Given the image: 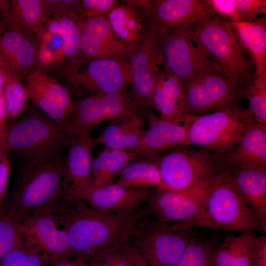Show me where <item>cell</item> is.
I'll list each match as a JSON object with an SVG mask.
<instances>
[{"label": "cell", "instance_id": "1", "mask_svg": "<svg viewBox=\"0 0 266 266\" xmlns=\"http://www.w3.org/2000/svg\"><path fill=\"white\" fill-rule=\"evenodd\" d=\"M55 217L64 227L75 258L100 263L104 255L120 245L123 216L101 212L83 199L66 198Z\"/></svg>", "mask_w": 266, "mask_h": 266}, {"label": "cell", "instance_id": "2", "mask_svg": "<svg viewBox=\"0 0 266 266\" xmlns=\"http://www.w3.org/2000/svg\"><path fill=\"white\" fill-rule=\"evenodd\" d=\"M65 163L63 151L23 162L3 211L21 218L41 212L55 216L66 199L63 185Z\"/></svg>", "mask_w": 266, "mask_h": 266}, {"label": "cell", "instance_id": "3", "mask_svg": "<svg viewBox=\"0 0 266 266\" xmlns=\"http://www.w3.org/2000/svg\"><path fill=\"white\" fill-rule=\"evenodd\" d=\"M170 226L178 230L198 226L242 233L266 231V224L245 202L225 168L216 177L197 214Z\"/></svg>", "mask_w": 266, "mask_h": 266}, {"label": "cell", "instance_id": "4", "mask_svg": "<svg viewBox=\"0 0 266 266\" xmlns=\"http://www.w3.org/2000/svg\"><path fill=\"white\" fill-rule=\"evenodd\" d=\"M194 239L189 230H174L143 208L121 224L120 244L136 250L150 266H175Z\"/></svg>", "mask_w": 266, "mask_h": 266}, {"label": "cell", "instance_id": "5", "mask_svg": "<svg viewBox=\"0 0 266 266\" xmlns=\"http://www.w3.org/2000/svg\"><path fill=\"white\" fill-rule=\"evenodd\" d=\"M161 181L156 188L176 191L208 186L224 168L221 155L192 145H180L154 158Z\"/></svg>", "mask_w": 266, "mask_h": 266}, {"label": "cell", "instance_id": "6", "mask_svg": "<svg viewBox=\"0 0 266 266\" xmlns=\"http://www.w3.org/2000/svg\"><path fill=\"white\" fill-rule=\"evenodd\" d=\"M185 115V145L221 155L232 150L246 130L256 122L248 109L241 107L238 102L203 115Z\"/></svg>", "mask_w": 266, "mask_h": 266}, {"label": "cell", "instance_id": "7", "mask_svg": "<svg viewBox=\"0 0 266 266\" xmlns=\"http://www.w3.org/2000/svg\"><path fill=\"white\" fill-rule=\"evenodd\" d=\"M73 138L37 108L27 109L7 125L4 150L15 152L23 162L63 151Z\"/></svg>", "mask_w": 266, "mask_h": 266}, {"label": "cell", "instance_id": "8", "mask_svg": "<svg viewBox=\"0 0 266 266\" xmlns=\"http://www.w3.org/2000/svg\"><path fill=\"white\" fill-rule=\"evenodd\" d=\"M194 27L196 35L220 73L245 91L254 80V67L227 21L215 15Z\"/></svg>", "mask_w": 266, "mask_h": 266}, {"label": "cell", "instance_id": "9", "mask_svg": "<svg viewBox=\"0 0 266 266\" xmlns=\"http://www.w3.org/2000/svg\"><path fill=\"white\" fill-rule=\"evenodd\" d=\"M194 25L156 33L162 65L182 85L220 71L195 34ZM221 74V73H220Z\"/></svg>", "mask_w": 266, "mask_h": 266}, {"label": "cell", "instance_id": "10", "mask_svg": "<svg viewBox=\"0 0 266 266\" xmlns=\"http://www.w3.org/2000/svg\"><path fill=\"white\" fill-rule=\"evenodd\" d=\"M63 64L62 74L69 84L91 95L127 91L131 83V66L127 62L78 56Z\"/></svg>", "mask_w": 266, "mask_h": 266}, {"label": "cell", "instance_id": "11", "mask_svg": "<svg viewBox=\"0 0 266 266\" xmlns=\"http://www.w3.org/2000/svg\"><path fill=\"white\" fill-rule=\"evenodd\" d=\"M147 113V108L134 101L127 91L91 95L73 104L63 130L73 138L104 121L127 116H143Z\"/></svg>", "mask_w": 266, "mask_h": 266}, {"label": "cell", "instance_id": "12", "mask_svg": "<svg viewBox=\"0 0 266 266\" xmlns=\"http://www.w3.org/2000/svg\"><path fill=\"white\" fill-rule=\"evenodd\" d=\"M138 11L146 30L165 33L195 25L215 14L203 0H128Z\"/></svg>", "mask_w": 266, "mask_h": 266}, {"label": "cell", "instance_id": "13", "mask_svg": "<svg viewBox=\"0 0 266 266\" xmlns=\"http://www.w3.org/2000/svg\"><path fill=\"white\" fill-rule=\"evenodd\" d=\"M185 115L209 114L244 99L245 90L218 72L182 85Z\"/></svg>", "mask_w": 266, "mask_h": 266}, {"label": "cell", "instance_id": "14", "mask_svg": "<svg viewBox=\"0 0 266 266\" xmlns=\"http://www.w3.org/2000/svg\"><path fill=\"white\" fill-rule=\"evenodd\" d=\"M131 98L140 105L152 106V96L161 70L162 61L156 33L145 30L130 60Z\"/></svg>", "mask_w": 266, "mask_h": 266}, {"label": "cell", "instance_id": "15", "mask_svg": "<svg viewBox=\"0 0 266 266\" xmlns=\"http://www.w3.org/2000/svg\"><path fill=\"white\" fill-rule=\"evenodd\" d=\"M24 238L50 265L74 258L64 230L57 226L55 216L41 212L22 218Z\"/></svg>", "mask_w": 266, "mask_h": 266}, {"label": "cell", "instance_id": "16", "mask_svg": "<svg viewBox=\"0 0 266 266\" xmlns=\"http://www.w3.org/2000/svg\"><path fill=\"white\" fill-rule=\"evenodd\" d=\"M25 79L28 100L64 131L74 104L68 90L55 78L39 71H31Z\"/></svg>", "mask_w": 266, "mask_h": 266}, {"label": "cell", "instance_id": "17", "mask_svg": "<svg viewBox=\"0 0 266 266\" xmlns=\"http://www.w3.org/2000/svg\"><path fill=\"white\" fill-rule=\"evenodd\" d=\"M135 49L116 35L106 17L81 20L78 56L85 59H103L130 62Z\"/></svg>", "mask_w": 266, "mask_h": 266}, {"label": "cell", "instance_id": "18", "mask_svg": "<svg viewBox=\"0 0 266 266\" xmlns=\"http://www.w3.org/2000/svg\"><path fill=\"white\" fill-rule=\"evenodd\" d=\"M91 131H86L74 137L67 147L63 185L65 195L68 198L84 200L91 187L92 152L95 145Z\"/></svg>", "mask_w": 266, "mask_h": 266}, {"label": "cell", "instance_id": "19", "mask_svg": "<svg viewBox=\"0 0 266 266\" xmlns=\"http://www.w3.org/2000/svg\"><path fill=\"white\" fill-rule=\"evenodd\" d=\"M211 185L182 191L156 188L143 209L167 223L189 220L198 212Z\"/></svg>", "mask_w": 266, "mask_h": 266}, {"label": "cell", "instance_id": "20", "mask_svg": "<svg viewBox=\"0 0 266 266\" xmlns=\"http://www.w3.org/2000/svg\"><path fill=\"white\" fill-rule=\"evenodd\" d=\"M155 189L130 188L111 183L90 188L84 200L90 206L101 212L126 216L143 208Z\"/></svg>", "mask_w": 266, "mask_h": 266}, {"label": "cell", "instance_id": "21", "mask_svg": "<svg viewBox=\"0 0 266 266\" xmlns=\"http://www.w3.org/2000/svg\"><path fill=\"white\" fill-rule=\"evenodd\" d=\"M147 115L149 127L133 151L137 154L138 159H154L169 149L185 145L186 131L184 125L164 120L148 113Z\"/></svg>", "mask_w": 266, "mask_h": 266}, {"label": "cell", "instance_id": "22", "mask_svg": "<svg viewBox=\"0 0 266 266\" xmlns=\"http://www.w3.org/2000/svg\"><path fill=\"white\" fill-rule=\"evenodd\" d=\"M221 157L226 168L250 166L266 168V125L257 122L251 125L234 148Z\"/></svg>", "mask_w": 266, "mask_h": 266}, {"label": "cell", "instance_id": "23", "mask_svg": "<svg viewBox=\"0 0 266 266\" xmlns=\"http://www.w3.org/2000/svg\"><path fill=\"white\" fill-rule=\"evenodd\" d=\"M227 24L254 67V78L266 77V15L250 22Z\"/></svg>", "mask_w": 266, "mask_h": 266}, {"label": "cell", "instance_id": "24", "mask_svg": "<svg viewBox=\"0 0 266 266\" xmlns=\"http://www.w3.org/2000/svg\"><path fill=\"white\" fill-rule=\"evenodd\" d=\"M226 169L245 202L266 224V168L250 166Z\"/></svg>", "mask_w": 266, "mask_h": 266}, {"label": "cell", "instance_id": "25", "mask_svg": "<svg viewBox=\"0 0 266 266\" xmlns=\"http://www.w3.org/2000/svg\"><path fill=\"white\" fill-rule=\"evenodd\" d=\"M142 116L132 115L114 119L94 139L108 149L133 151L146 131Z\"/></svg>", "mask_w": 266, "mask_h": 266}, {"label": "cell", "instance_id": "26", "mask_svg": "<svg viewBox=\"0 0 266 266\" xmlns=\"http://www.w3.org/2000/svg\"><path fill=\"white\" fill-rule=\"evenodd\" d=\"M152 105L162 120L183 125L185 119L180 80L164 68L160 71L152 96Z\"/></svg>", "mask_w": 266, "mask_h": 266}, {"label": "cell", "instance_id": "27", "mask_svg": "<svg viewBox=\"0 0 266 266\" xmlns=\"http://www.w3.org/2000/svg\"><path fill=\"white\" fill-rule=\"evenodd\" d=\"M36 50V40L17 29H7L0 35V57L19 76L31 71Z\"/></svg>", "mask_w": 266, "mask_h": 266}, {"label": "cell", "instance_id": "28", "mask_svg": "<svg viewBox=\"0 0 266 266\" xmlns=\"http://www.w3.org/2000/svg\"><path fill=\"white\" fill-rule=\"evenodd\" d=\"M49 17L42 0H11L2 16L4 31L15 29L32 36L42 29Z\"/></svg>", "mask_w": 266, "mask_h": 266}, {"label": "cell", "instance_id": "29", "mask_svg": "<svg viewBox=\"0 0 266 266\" xmlns=\"http://www.w3.org/2000/svg\"><path fill=\"white\" fill-rule=\"evenodd\" d=\"M257 235L254 232L229 235L211 250L213 266H253Z\"/></svg>", "mask_w": 266, "mask_h": 266}, {"label": "cell", "instance_id": "30", "mask_svg": "<svg viewBox=\"0 0 266 266\" xmlns=\"http://www.w3.org/2000/svg\"><path fill=\"white\" fill-rule=\"evenodd\" d=\"M117 3L106 17L112 31L122 41L136 49L146 30L137 10L124 0Z\"/></svg>", "mask_w": 266, "mask_h": 266}, {"label": "cell", "instance_id": "31", "mask_svg": "<svg viewBox=\"0 0 266 266\" xmlns=\"http://www.w3.org/2000/svg\"><path fill=\"white\" fill-rule=\"evenodd\" d=\"M138 159L137 154L133 151L104 148L93 159L90 188L112 183L113 178L125 166Z\"/></svg>", "mask_w": 266, "mask_h": 266}, {"label": "cell", "instance_id": "32", "mask_svg": "<svg viewBox=\"0 0 266 266\" xmlns=\"http://www.w3.org/2000/svg\"><path fill=\"white\" fill-rule=\"evenodd\" d=\"M81 19L80 14L71 12L49 17L42 29L60 35L63 41L65 62L79 53Z\"/></svg>", "mask_w": 266, "mask_h": 266}, {"label": "cell", "instance_id": "33", "mask_svg": "<svg viewBox=\"0 0 266 266\" xmlns=\"http://www.w3.org/2000/svg\"><path fill=\"white\" fill-rule=\"evenodd\" d=\"M131 162L118 174L116 184L130 188H157L161 177L154 159H143Z\"/></svg>", "mask_w": 266, "mask_h": 266}, {"label": "cell", "instance_id": "34", "mask_svg": "<svg viewBox=\"0 0 266 266\" xmlns=\"http://www.w3.org/2000/svg\"><path fill=\"white\" fill-rule=\"evenodd\" d=\"M3 72V93L5 99L7 120L18 119L27 110L28 99L20 76L0 57Z\"/></svg>", "mask_w": 266, "mask_h": 266}, {"label": "cell", "instance_id": "35", "mask_svg": "<svg viewBox=\"0 0 266 266\" xmlns=\"http://www.w3.org/2000/svg\"><path fill=\"white\" fill-rule=\"evenodd\" d=\"M22 220L7 211L0 214V263L23 240Z\"/></svg>", "mask_w": 266, "mask_h": 266}, {"label": "cell", "instance_id": "36", "mask_svg": "<svg viewBox=\"0 0 266 266\" xmlns=\"http://www.w3.org/2000/svg\"><path fill=\"white\" fill-rule=\"evenodd\" d=\"M244 99L248 100L247 109L253 119L266 125V77L254 78L246 89Z\"/></svg>", "mask_w": 266, "mask_h": 266}, {"label": "cell", "instance_id": "37", "mask_svg": "<svg viewBox=\"0 0 266 266\" xmlns=\"http://www.w3.org/2000/svg\"><path fill=\"white\" fill-rule=\"evenodd\" d=\"M45 259L24 238L0 263V266H49Z\"/></svg>", "mask_w": 266, "mask_h": 266}, {"label": "cell", "instance_id": "38", "mask_svg": "<svg viewBox=\"0 0 266 266\" xmlns=\"http://www.w3.org/2000/svg\"><path fill=\"white\" fill-rule=\"evenodd\" d=\"M209 245L195 238L175 266H213Z\"/></svg>", "mask_w": 266, "mask_h": 266}, {"label": "cell", "instance_id": "39", "mask_svg": "<svg viewBox=\"0 0 266 266\" xmlns=\"http://www.w3.org/2000/svg\"><path fill=\"white\" fill-rule=\"evenodd\" d=\"M80 16L82 21L96 18L105 17L119 2L116 0H80Z\"/></svg>", "mask_w": 266, "mask_h": 266}, {"label": "cell", "instance_id": "40", "mask_svg": "<svg viewBox=\"0 0 266 266\" xmlns=\"http://www.w3.org/2000/svg\"><path fill=\"white\" fill-rule=\"evenodd\" d=\"M239 23L250 22L266 13V0H235Z\"/></svg>", "mask_w": 266, "mask_h": 266}, {"label": "cell", "instance_id": "41", "mask_svg": "<svg viewBox=\"0 0 266 266\" xmlns=\"http://www.w3.org/2000/svg\"><path fill=\"white\" fill-rule=\"evenodd\" d=\"M215 14L228 22L239 23L235 0H203Z\"/></svg>", "mask_w": 266, "mask_h": 266}, {"label": "cell", "instance_id": "42", "mask_svg": "<svg viewBox=\"0 0 266 266\" xmlns=\"http://www.w3.org/2000/svg\"><path fill=\"white\" fill-rule=\"evenodd\" d=\"M37 46H41L49 50L57 58L61 64L65 63L64 43L61 37L41 29L37 33Z\"/></svg>", "mask_w": 266, "mask_h": 266}, {"label": "cell", "instance_id": "43", "mask_svg": "<svg viewBox=\"0 0 266 266\" xmlns=\"http://www.w3.org/2000/svg\"><path fill=\"white\" fill-rule=\"evenodd\" d=\"M50 17L75 12L80 14V0H42Z\"/></svg>", "mask_w": 266, "mask_h": 266}, {"label": "cell", "instance_id": "44", "mask_svg": "<svg viewBox=\"0 0 266 266\" xmlns=\"http://www.w3.org/2000/svg\"><path fill=\"white\" fill-rule=\"evenodd\" d=\"M9 155V153L4 150L0 157V214L4 208L11 170Z\"/></svg>", "mask_w": 266, "mask_h": 266}, {"label": "cell", "instance_id": "45", "mask_svg": "<svg viewBox=\"0 0 266 266\" xmlns=\"http://www.w3.org/2000/svg\"><path fill=\"white\" fill-rule=\"evenodd\" d=\"M62 64L55 55L41 46H37V50L33 67V70L44 72Z\"/></svg>", "mask_w": 266, "mask_h": 266}, {"label": "cell", "instance_id": "46", "mask_svg": "<svg viewBox=\"0 0 266 266\" xmlns=\"http://www.w3.org/2000/svg\"><path fill=\"white\" fill-rule=\"evenodd\" d=\"M100 262L104 266H133L130 260L120 246L106 253Z\"/></svg>", "mask_w": 266, "mask_h": 266}, {"label": "cell", "instance_id": "47", "mask_svg": "<svg viewBox=\"0 0 266 266\" xmlns=\"http://www.w3.org/2000/svg\"><path fill=\"white\" fill-rule=\"evenodd\" d=\"M253 266H266V236H257L254 251Z\"/></svg>", "mask_w": 266, "mask_h": 266}, {"label": "cell", "instance_id": "48", "mask_svg": "<svg viewBox=\"0 0 266 266\" xmlns=\"http://www.w3.org/2000/svg\"><path fill=\"white\" fill-rule=\"evenodd\" d=\"M130 260L133 266H150L140 254L133 248L125 244L120 245Z\"/></svg>", "mask_w": 266, "mask_h": 266}, {"label": "cell", "instance_id": "49", "mask_svg": "<svg viewBox=\"0 0 266 266\" xmlns=\"http://www.w3.org/2000/svg\"><path fill=\"white\" fill-rule=\"evenodd\" d=\"M7 115L5 99L3 95L0 97V135H4L7 127Z\"/></svg>", "mask_w": 266, "mask_h": 266}, {"label": "cell", "instance_id": "50", "mask_svg": "<svg viewBox=\"0 0 266 266\" xmlns=\"http://www.w3.org/2000/svg\"><path fill=\"white\" fill-rule=\"evenodd\" d=\"M49 266H91V264H88L73 258L55 262Z\"/></svg>", "mask_w": 266, "mask_h": 266}, {"label": "cell", "instance_id": "51", "mask_svg": "<svg viewBox=\"0 0 266 266\" xmlns=\"http://www.w3.org/2000/svg\"><path fill=\"white\" fill-rule=\"evenodd\" d=\"M8 0H0V35L4 32L2 24V16L9 5Z\"/></svg>", "mask_w": 266, "mask_h": 266}, {"label": "cell", "instance_id": "52", "mask_svg": "<svg viewBox=\"0 0 266 266\" xmlns=\"http://www.w3.org/2000/svg\"><path fill=\"white\" fill-rule=\"evenodd\" d=\"M3 72L0 59V97L3 95Z\"/></svg>", "mask_w": 266, "mask_h": 266}, {"label": "cell", "instance_id": "53", "mask_svg": "<svg viewBox=\"0 0 266 266\" xmlns=\"http://www.w3.org/2000/svg\"><path fill=\"white\" fill-rule=\"evenodd\" d=\"M4 135H0V157L4 151Z\"/></svg>", "mask_w": 266, "mask_h": 266}, {"label": "cell", "instance_id": "54", "mask_svg": "<svg viewBox=\"0 0 266 266\" xmlns=\"http://www.w3.org/2000/svg\"><path fill=\"white\" fill-rule=\"evenodd\" d=\"M91 266H104L102 263H91Z\"/></svg>", "mask_w": 266, "mask_h": 266}]
</instances>
